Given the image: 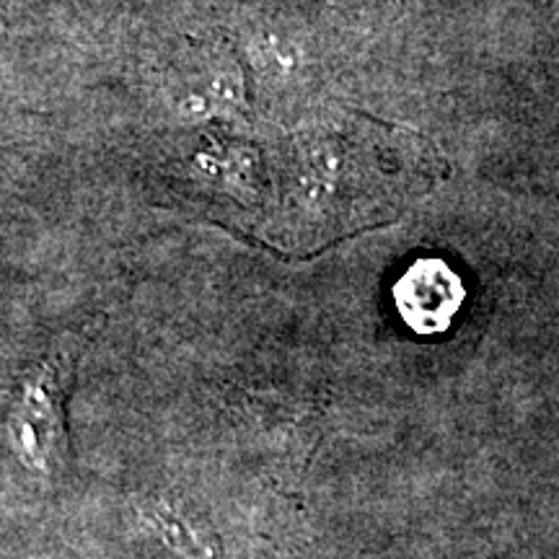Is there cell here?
<instances>
[{
    "instance_id": "6da1fadb",
    "label": "cell",
    "mask_w": 559,
    "mask_h": 559,
    "mask_svg": "<svg viewBox=\"0 0 559 559\" xmlns=\"http://www.w3.org/2000/svg\"><path fill=\"white\" fill-rule=\"evenodd\" d=\"M394 300L404 324L417 334H438L449 330L464 304V285L445 262L419 260L400 277Z\"/></svg>"
}]
</instances>
